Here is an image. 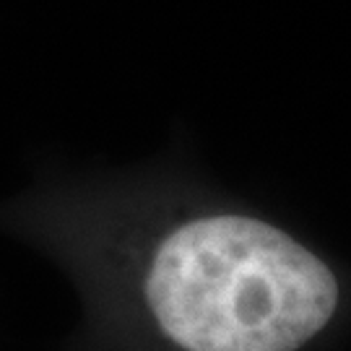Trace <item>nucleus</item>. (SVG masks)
I'll use <instances>...</instances> for the list:
<instances>
[{
	"mask_svg": "<svg viewBox=\"0 0 351 351\" xmlns=\"http://www.w3.org/2000/svg\"><path fill=\"white\" fill-rule=\"evenodd\" d=\"M169 339L188 351H297L336 313V278L281 229L213 216L164 239L146 284Z\"/></svg>",
	"mask_w": 351,
	"mask_h": 351,
	"instance_id": "1",
	"label": "nucleus"
}]
</instances>
